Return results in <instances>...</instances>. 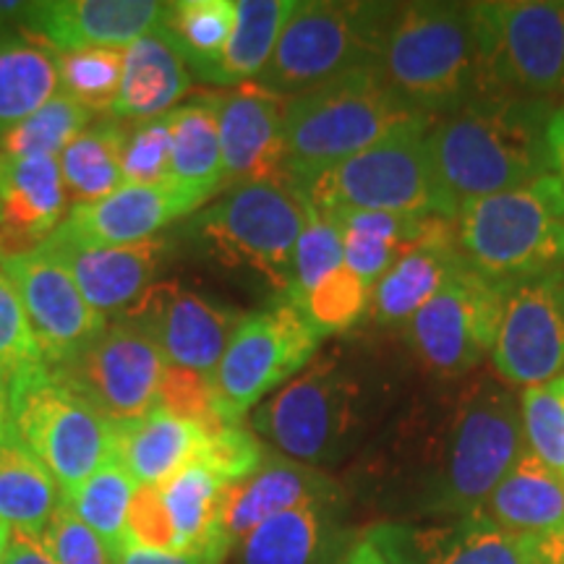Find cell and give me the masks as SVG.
I'll use <instances>...</instances> for the list:
<instances>
[{"label":"cell","instance_id":"20","mask_svg":"<svg viewBox=\"0 0 564 564\" xmlns=\"http://www.w3.org/2000/svg\"><path fill=\"white\" fill-rule=\"evenodd\" d=\"M167 3L154 0H40L26 3L19 30L53 53L129 47L165 24Z\"/></svg>","mask_w":564,"mask_h":564},{"label":"cell","instance_id":"21","mask_svg":"<svg viewBox=\"0 0 564 564\" xmlns=\"http://www.w3.org/2000/svg\"><path fill=\"white\" fill-rule=\"evenodd\" d=\"M175 246L178 243L173 236H160L154 241L133 246H108V249H89V246L47 238L40 249L70 274L97 314L112 319L123 316L141 295L158 285L160 270L173 257Z\"/></svg>","mask_w":564,"mask_h":564},{"label":"cell","instance_id":"17","mask_svg":"<svg viewBox=\"0 0 564 564\" xmlns=\"http://www.w3.org/2000/svg\"><path fill=\"white\" fill-rule=\"evenodd\" d=\"M0 267L17 288L42 361L51 369L74 361L108 327V316L89 306L70 274L42 249L0 257Z\"/></svg>","mask_w":564,"mask_h":564},{"label":"cell","instance_id":"43","mask_svg":"<svg viewBox=\"0 0 564 564\" xmlns=\"http://www.w3.org/2000/svg\"><path fill=\"white\" fill-rule=\"evenodd\" d=\"M520 419L528 453L564 478V394L556 382L523 390Z\"/></svg>","mask_w":564,"mask_h":564},{"label":"cell","instance_id":"24","mask_svg":"<svg viewBox=\"0 0 564 564\" xmlns=\"http://www.w3.org/2000/svg\"><path fill=\"white\" fill-rule=\"evenodd\" d=\"M343 491L322 470L288 460L278 453L267 455L262 468L253 470L241 484H232L225 491L223 502V533L232 546L241 544L253 528L262 525L274 514L299 510L306 505L340 502Z\"/></svg>","mask_w":564,"mask_h":564},{"label":"cell","instance_id":"38","mask_svg":"<svg viewBox=\"0 0 564 564\" xmlns=\"http://www.w3.org/2000/svg\"><path fill=\"white\" fill-rule=\"evenodd\" d=\"M137 489L139 486L129 470L112 455L66 505L84 525L100 535L110 554H118L126 544V520Z\"/></svg>","mask_w":564,"mask_h":564},{"label":"cell","instance_id":"28","mask_svg":"<svg viewBox=\"0 0 564 564\" xmlns=\"http://www.w3.org/2000/svg\"><path fill=\"white\" fill-rule=\"evenodd\" d=\"M340 552V502L306 505L253 528L241 541L238 564H335Z\"/></svg>","mask_w":564,"mask_h":564},{"label":"cell","instance_id":"48","mask_svg":"<svg viewBox=\"0 0 564 564\" xmlns=\"http://www.w3.org/2000/svg\"><path fill=\"white\" fill-rule=\"evenodd\" d=\"M158 411L173 413L178 415V419L199 423V426L207 429V432H215L217 426H225L220 415H217L209 377H204V373H196V371L175 369V366H171L165 373Z\"/></svg>","mask_w":564,"mask_h":564},{"label":"cell","instance_id":"7","mask_svg":"<svg viewBox=\"0 0 564 564\" xmlns=\"http://www.w3.org/2000/svg\"><path fill=\"white\" fill-rule=\"evenodd\" d=\"M371 411L366 379L335 356L308 366L251 411V432L303 465H329L348 453Z\"/></svg>","mask_w":564,"mask_h":564},{"label":"cell","instance_id":"41","mask_svg":"<svg viewBox=\"0 0 564 564\" xmlns=\"http://www.w3.org/2000/svg\"><path fill=\"white\" fill-rule=\"evenodd\" d=\"M345 264L343 230L329 212L316 209L306 202V223L295 243L291 291L282 301H301L312 288L327 280Z\"/></svg>","mask_w":564,"mask_h":564},{"label":"cell","instance_id":"56","mask_svg":"<svg viewBox=\"0 0 564 564\" xmlns=\"http://www.w3.org/2000/svg\"><path fill=\"white\" fill-rule=\"evenodd\" d=\"M26 3L19 0H9V3H0V30H11V24L19 26L21 17H24Z\"/></svg>","mask_w":564,"mask_h":564},{"label":"cell","instance_id":"58","mask_svg":"<svg viewBox=\"0 0 564 564\" xmlns=\"http://www.w3.org/2000/svg\"><path fill=\"white\" fill-rule=\"evenodd\" d=\"M0 564H3V556H0Z\"/></svg>","mask_w":564,"mask_h":564},{"label":"cell","instance_id":"29","mask_svg":"<svg viewBox=\"0 0 564 564\" xmlns=\"http://www.w3.org/2000/svg\"><path fill=\"white\" fill-rule=\"evenodd\" d=\"M207 429L178 415L154 411L139 421L118 423L116 457L137 486H162L202 457Z\"/></svg>","mask_w":564,"mask_h":564},{"label":"cell","instance_id":"30","mask_svg":"<svg viewBox=\"0 0 564 564\" xmlns=\"http://www.w3.org/2000/svg\"><path fill=\"white\" fill-rule=\"evenodd\" d=\"M335 217L343 230L345 267L364 282L366 288L377 285V280L390 270L400 253L411 246L426 241L436 230L453 220L444 217H413L392 215V212H369V209H324Z\"/></svg>","mask_w":564,"mask_h":564},{"label":"cell","instance_id":"4","mask_svg":"<svg viewBox=\"0 0 564 564\" xmlns=\"http://www.w3.org/2000/svg\"><path fill=\"white\" fill-rule=\"evenodd\" d=\"M306 223V196L285 178L230 188L188 217L181 241L204 262L257 280L282 301L291 291L293 253Z\"/></svg>","mask_w":564,"mask_h":564},{"label":"cell","instance_id":"16","mask_svg":"<svg viewBox=\"0 0 564 564\" xmlns=\"http://www.w3.org/2000/svg\"><path fill=\"white\" fill-rule=\"evenodd\" d=\"M123 316L158 345L175 369L209 377L246 312L212 301L178 280H160Z\"/></svg>","mask_w":564,"mask_h":564},{"label":"cell","instance_id":"46","mask_svg":"<svg viewBox=\"0 0 564 564\" xmlns=\"http://www.w3.org/2000/svg\"><path fill=\"white\" fill-rule=\"evenodd\" d=\"M45 364L17 288L0 267V371L13 379L17 373Z\"/></svg>","mask_w":564,"mask_h":564},{"label":"cell","instance_id":"5","mask_svg":"<svg viewBox=\"0 0 564 564\" xmlns=\"http://www.w3.org/2000/svg\"><path fill=\"white\" fill-rule=\"evenodd\" d=\"M419 116L373 70H356L285 100V171L303 194L312 183ZM426 118V116H423Z\"/></svg>","mask_w":564,"mask_h":564},{"label":"cell","instance_id":"51","mask_svg":"<svg viewBox=\"0 0 564 564\" xmlns=\"http://www.w3.org/2000/svg\"><path fill=\"white\" fill-rule=\"evenodd\" d=\"M3 564H55L51 554L42 549L37 539L24 533H11L9 546L3 552Z\"/></svg>","mask_w":564,"mask_h":564},{"label":"cell","instance_id":"19","mask_svg":"<svg viewBox=\"0 0 564 564\" xmlns=\"http://www.w3.org/2000/svg\"><path fill=\"white\" fill-rule=\"evenodd\" d=\"M223 147V192L285 171V100L257 84L212 91Z\"/></svg>","mask_w":564,"mask_h":564},{"label":"cell","instance_id":"15","mask_svg":"<svg viewBox=\"0 0 564 564\" xmlns=\"http://www.w3.org/2000/svg\"><path fill=\"white\" fill-rule=\"evenodd\" d=\"M507 384L541 387L564 373V267L507 288L502 322L491 350Z\"/></svg>","mask_w":564,"mask_h":564},{"label":"cell","instance_id":"18","mask_svg":"<svg viewBox=\"0 0 564 564\" xmlns=\"http://www.w3.org/2000/svg\"><path fill=\"white\" fill-rule=\"evenodd\" d=\"M199 194L173 181L150 186H121L100 202L70 207L53 241L108 249V246L147 243L165 236L171 225L186 220L204 207Z\"/></svg>","mask_w":564,"mask_h":564},{"label":"cell","instance_id":"31","mask_svg":"<svg viewBox=\"0 0 564 564\" xmlns=\"http://www.w3.org/2000/svg\"><path fill=\"white\" fill-rule=\"evenodd\" d=\"M58 91V63L51 47L19 26L0 30V144Z\"/></svg>","mask_w":564,"mask_h":564},{"label":"cell","instance_id":"49","mask_svg":"<svg viewBox=\"0 0 564 564\" xmlns=\"http://www.w3.org/2000/svg\"><path fill=\"white\" fill-rule=\"evenodd\" d=\"M126 541L158 552H175V533L162 505L160 486H139L133 494L126 520Z\"/></svg>","mask_w":564,"mask_h":564},{"label":"cell","instance_id":"22","mask_svg":"<svg viewBox=\"0 0 564 564\" xmlns=\"http://www.w3.org/2000/svg\"><path fill=\"white\" fill-rule=\"evenodd\" d=\"M369 535L390 564H541L539 541L499 531L481 514L447 525H373Z\"/></svg>","mask_w":564,"mask_h":564},{"label":"cell","instance_id":"54","mask_svg":"<svg viewBox=\"0 0 564 564\" xmlns=\"http://www.w3.org/2000/svg\"><path fill=\"white\" fill-rule=\"evenodd\" d=\"M13 436V394L11 377L0 371V447Z\"/></svg>","mask_w":564,"mask_h":564},{"label":"cell","instance_id":"37","mask_svg":"<svg viewBox=\"0 0 564 564\" xmlns=\"http://www.w3.org/2000/svg\"><path fill=\"white\" fill-rule=\"evenodd\" d=\"M295 9L299 0H236V26L223 55L220 87L257 82Z\"/></svg>","mask_w":564,"mask_h":564},{"label":"cell","instance_id":"34","mask_svg":"<svg viewBox=\"0 0 564 564\" xmlns=\"http://www.w3.org/2000/svg\"><path fill=\"white\" fill-rule=\"evenodd\" d=\"M228 484L204 463L188 465L160 486L162 505L175 533V552L204 546H230L223 533V502Z\"/></svg>","mask_w":564,"mask_h":564},{"label":"cell","instance_id":"47","mask_svg":"<svg viewBox=\"0 0 564 564\" xmlns=\"http://www.w3.org/2000/svg\"><path fill=\"white\" fill-rule=\"evenodd\" d=\"M37 541L55 564H112L105 541L89 525H84L68 505L53 514Z\"/></svg>","mask_w":564,"mask_h":564},{"label":"cell","instance_id":"40","mask_svg":"<svg viewBox=\"0 0 564 564\" xmlns=\"http://www.w3.org/2000/svg\"><path fill=\"white\" fill-rule=\"evenodd\" d=\"M95 112L74 102L66 95H55L45 108L19 123L0 144V154L11 158H55L95 121Z\"/></svg>","mask_w":564,"mask_h":564},{"label":"cell","instance_id":"35","mask_svg":"<svg viewBox=\"0 0 564 564\" xmlns=\"http://www.w3.org/2000/svg\"><path fill=\"white\" fill-rule=\"evenodd\" d=\"M123 121L95 118L58 158L70 207L100 202L126 186L121 167Z\"/></svg>","mask_w":564,"mask_h":564},{"label":"cell","instance_id":"23","mask_svg":"<svg viewBox=\"0 0 564 564\" xmlns=\"http://www.w3.org/2000/svg\"><path fill=\"white\" fill-rule=\"evenodd\" d=\"M68 209L58 160L0 154V257L40 249Z\"/></svg>","mask_w":564,"mask_h":564},{"label":"cell","instance_id":"52","mask_svg":"<svg viewBox=\"0 0 564 564\" xmlns=\"http://www.w3.org/2000/svg\"><path fill=\"white\" fill-rule=\"evenodd\" d=\"M546 144H549V158H552V167L556 178L564 183V105H560L552 112L546 123Z\"/></svg>","mask_w":564,"mask_h":564},{"label":"cell","instance_id":"50","mask_svg":"<svg viewBox=\"0 0 564 564\" xmlns=\"http://www.w3.org/2000/svg\"><path fill=\"white\" fill-rule=\"evenodd\" d=\"M232 549L230 546H204L188 549V552H158L137 544L121 546V552L112 554V564H225Z\"/></svg>","mask_w":564,"mask_h":564},{"label":"cell","instance_id":"13","mask_svg":"<svg viewBox=\"0 0 564 564\" xmlns=\"http://www.w3.org/2000/svg\"><path fill=\"white\" fill-rule=\"evenodd\" d=\"M507 288L463 264L432 301L423 303L403 327L423 369L444 379L474 371L497 343Z\"/></svg>","mask_w":564,"mask_h":564},{"label":"cell","instance_id":"2","mask_svg":"<svg viewBox=\"0 0 564 564\" xmlns=\"http://www.w3.org/2000/svg\"><path fill=\"white\" fill-rule=\"evenodd\" d=\"M554 110L549 102L484 95L434 118L429 150L457 212L468 202L554 175L546 144Z\"/></svg>","mask_w":564,"mask_h":564},{"label":"cell","instance_id":"10","mask_svg":"<svg viewBox=\"0 0 564 564\" xmlns=\"http://www.w3.org/2000/svg\"><path fill=\"white\" fill-rule=\"evenodd\" d=\"M392 9L394 3H299L253 84L288 100L356 70H373Z\"/></svg>","mask_w":564,"mask_h":564},{"label":"cell","instance_id":"55","mask_svg":"<svg viewBox=\"0 0 564 564\" xmlns=\"http://www.w3.org/2000/svg\"><path fill=\"white\" fill-rule=\"evenodd\" d=\"M539 556L541 564H564V533L539 541Z\"/></svg>","mask_w":564,"mask_h":564},{"label":"cell","instance_id":"6","mask_svg":"<svg viewBox=\"0 0 564 564\" xmlns=\"http://www.w3.org/2000/svg\"><path fill=\"white\" fill-rule=\"evenodd\" d=\"M463 262L502 285L564 267V183L546 175L463 204L455 217Z\"/></svg>","mask_w":564,"mask_h":564},{"label":"cell","instance_id":"33","mask_svg":"<svg viewBox=\"0 0 564 564\" xmlns=\"http://www.w3.org/2000/svg\"><path fill=\"white\" fill-rule=\"evenodd\" d=\"M63 505L61 486L13 434L0 447V523L11 533L40 539Z\"/></svg>","mask_w":564,"mask_h":564},{"label":"cell","instance_id":"53","mask_svg":"<svg viewBox=\"0 0 564 564\" xmlns=\"http://www.w3.org/2000/svg\"><path fill=\"white\" fill-rule=\"evenodd\" d=\"M340 564H390V560H387L382 549L377 546V541H373L369 533H364L361 539L352 541V544L345 549Z\"/></svg>","mask_w":564,"mask_h":564},{"label":"cell","instance_id":"32","mask_svg":"<svg viewBox=\"0 0 564 564\" xmlns=\"http://www.w3.org/2000/svg\"><path fill=\"white\" fill-rule=\"evenodd\" d=\"M173 152L167 181L199 194L204 202L223 192V147L217 105L212 91L196 95L171 110Z\"/></svg>","mask_w":564,"mask_h":564},{"label":"cell","instance_id":"11","mask_svg":"<svg viewBox=\"0 0 564 564\" xmlns=\"http://www.w3.org/2000/svg\"><path fill=\"white\" fill-rule=\"evenodd\" d=\"M324 337L291 301H274L238 324L217 369L209 373L217 415L238 426L257 405L306 371Z\"/></svg>","mask_w":564,"mask_h":564},{"label":"cell","instance_id":"9","mask_svg":"<svg viewBox=\"0 0 564 564\" xmlns=\"http://www.w3.org/2000/svg\"><path fill=\"white\" fill-rule=\"evenodd\" d=\"M13 434L61 486L66 502L116 455L118 423L40 364L11 379Z\"/></svg>","mask_w":564,"mask_h":564},{"label":"cell","instance_id":"26","mask_svg":"<svg viewBox=\"0 0 564 564\" xmlns=\"http://www.w3.org/2000/svg\"><path fill=\"white\" fill-rule=\"evenodd\" d=\"M194 87L181 47L165 24L123 47V76L110 116L123 123L167 116Z\"/></svg>","mask_w":564,"mask_h":564},{"label":"cell","instance_id":"36","mask_svg":"<svg viewBox=\"0 0 564 564\" xmlns=\"http://www.w3.org/2000/svg\"><path fill=\"white\" fill-rule=\"evenodd\" d=\"M236 26V0L167 3L165 30L181 47L194 79L220 87V66Z\"/></svg>","mask_w":564,"mask_h":564},{"label":"cell","instance_id":"45","mask_svg":"<svg viewBox=\"0 0 564 564\" xmlns=\"http://www.w3.org/2000/svg\"><path fill=\"white\" fill-rule=\"evenodd\" d=\"M267 455L270 449L264 447V442L243 423H238V426H217L215 432H207V442L196 463H204L225 484L232 486L262 468Z\"/></svg>","mask_w":564,"mask_h":564},{"label":"cell","instance_id":"42","mask_svg":"<svg viewBox=\"0 0 564 564\" xmlns=\"http://www.w3.org/2000/svg\"><path fill=\"white\" fill-rule=\"evenodd\" d=\"M369 288L343 264L340 270L312 288L301 301H295L293 306L301 308L303 316L314 324L316 333L329 337L361 322V316L369 312Z\"/></svg>","mask_w":564,"mask_h":564},{"label":"cell","instance_id":"14","mask_svg":"<svg viewBox=\"0 0 564 564\" xmlns=\"http://www.w3.org/2000/svg\"><path fill=\"white\" fill-rule=\"evenodd\" d=\"M167 369L171 364L137 324L112 316L74 361L53 371L110 421L129 423L158 411Z\"/></svg>","mask_w":564,"mask_h":564},{"label":"cell","instance_id":"3","mask_svg":"<svg viewBox=\"0 0 564 564\" xmlns=\"http://www.w3.org/2000/svg\"><path fill=\"white\" fill-rule=\"evenodd\" d=\"M525 453L520 400L497 379H476L449 405L440 449L429 455L423 505L453 520L476 514Z\"/></svg>","mask_w":564,"mask_h":564},{"label":"cell","instance_id":"25","mask_svg":"<svg viewBox=\"0 0 564 564\" xmlns=\"http://www.w3.org/2000/svg\"><path fill=\"white\" fill-rule=\"evenodd\" d=\"M465 262L457 251L455 220L429 236L426 241L400 253L369 295V314L379 327L403 329L423 303H429L447 285V280Z\"/></svg>","mask_w":564,"mask_h":564},{"label":"cell","instance_id":"39","mask_svg":"<svg viewBox=\"0 0 564 564\" xmlns=\"http://www.w3.org/2000/svg\"><path fill=\"white\" fill-rule=\"evenodd\" d=\"M61 95L95 112L110 116L123 76L121 47H87V51L55 53Z\"/></svg>","mask_w":564,"mask_h":564},{"label":"cell","instance_id":"8","mask_svg":"<svg viewBox=\"0 0 564 564\" xmlns=\"http://www.w3.org/2000/svg\"><path fill=\"white\" fill-rule=\"evenodd\" d=\"M432 118L415 116L343 165L319 175L303 192L316 209H369L392 215L455 220L457 207L444 192L429 150Z\"/></svg>","mask_w":564,"mask_h":564},{"label":"cell","instance_id":"1","mask_svg":"<svg viewBox=\"0 0 564 564\" xmlns=\"http://www.w3.org/2000/svg\"><path fill=\"white\" fill-rule=\"evenodd\" d=\"M373 74L398 100L432 121L489 95L476 3H394Z\"/></svg>","mask_w":564,"mask_h":564},{"label":"cell","instance_id":"57","mask_svg":"<svg viewBox=\"0 0 564 564\" xmlns=\"http://www.w3.org/2000/svg\"><path fill=\"white\" fill-rule=\"evenodd\" d=\"M9 541H11V531L3 523H0V556H3L6 546H9Z\"/></svg>","mask_w":564,"mask_h":564},{"label":"cell","instance_id":"12","mask_svg":"<svg viewBox=\"0 0 564 564\" xmlns=\"http://www.w3.org/2000/svg\"><path fill=\"white\" fill-rule=\"evenodd\" d=\"M486 40L489 95L554 105L564 100V3H476ZM556 108V105H554Z\"/></svg>","mask_w":564,"mask_h":564},{"label":"cell","instance_id":"44","mask_svg":"<svg viewBox=\"0 0 564 564\" xmlns=\"http://www.w3.org/2000/svg\"><path fill=\"white\" fill-rule=\"evenodd\" d=\"M173 131L171 112L147 118V121L123 123L121 167L126 186H150L171 175Z\"/></svg>","mask_w":564,"mask_h":564},{"label":"cell","instance_id":"27","mask_svg":"<svg viewBox=\"0 0 564 564\" xmlns=\"http://www.w3.org/2000/svg\"><path fill=\"white\" fill-rule=\"evenodd\" d=\"M476 514L518 539H554L564 533V478L525 453Z\"/></svg>","mask_w":564,"mask_h":564}]
</instances>
